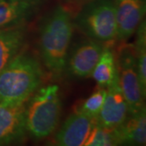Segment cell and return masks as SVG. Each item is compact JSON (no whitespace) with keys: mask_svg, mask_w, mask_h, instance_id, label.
I'll list each match as a JSON object with an SVG mask.
<instances>
[{"mask_svg":"<svg viewBox=\"0 0 146 146\" xmlns=\"http://www.w3.org/2000/svg\"><path fill=\"white\" fill-rule=\"evenodd\" d=\"M72 32L71 16L61 6H58L47 16L41 26V56L45 67L54 78H60L65 71Z\"/></svg>","mask_w":146,"mask_h":146,"instance_id":"1","label":"cell"},{"mask_svg":"<svg viewBox=\"0 0 146 146\" xmlns=\"http://www.w3.org/2000/svg\"><path fill=\"white\" fill-rule=\"evenodd\" d=\"M42 79V68L36 58L18 53L0 71V102L24 105Z\"/></svg>","mask_w":146,"mask_h":146,"instance_id":"2","label":"cell"},{"mask_svg":"<svg viewBox=\"0 0 146 146\" xmlns=\"http://www.w3.org/2000/svg\"><path fill=\"white\" fill-rule=\"evenodd\" d=\"M61 107L57 85H49L39 89L25 108L27 131L36 139L50 136L57 127Z\"/></svg>","mask_w":146,"mask_h":146,"instance_id":"3","label":"cell"},{"mask_svg":"<svg viewBox=\"0 0 146 146\" xmlns=\"http://www.w3.org/2000/svg\"><path fill=\"white\" fill-rule=\"evenodd\" d=\"M75 25L89 38L110 42L117 36L114 0H95L89 3L75 18Z\"/></svg>","mask_w":146,"mask_h":146,"instance_id":"4","label":"cell"},{"mask_svg":"<svg viewBox=\"0 0 146 146\" xmlns=\"http://www.w3.org/2000/svg\"><path fill=\"white\" fill-rule=\"evenodd\" d=\"M118 71L120 87L127 105L128 114L135 115L145 108V97L140 86L136 56L129 48H124L120 52Z\"/></svg>","mask_w":146,"mask_h":146,"instance_id":"5","label":"cell"},{"mask_svg":"<svg viewBox=\"0 0 146 146\" xmlns=\"http://www.w3.org/2000/svg\"><path fill=\"white\" fill-rule=\"evenodd\" d=\"M103 49L102 42L91 38L76 43L69 49L64 72L76 78L89 77Z\"/></svg>","mask_w":146,"mask_h":146,"instance_id":"6","label":"cell"},{"mask_svg":"<svg viewBox=\"0 0 146 146\" xmlns=\"http://www.w3.org/2000/svg\"><path fill=\"white\" fill-rule=\"evenodd\" d=\"M127 114V105L120 87L118 74L111 84L106 87L104 103L96 122L100 125L114 128L123 123Z\"/></svg>","mask_w":146,"mask_h":146,"instance_id":"7","label":"cell"},{"mask_svg":"<svg viewBox=\"0 0 146 146\" xmlns=\"http://www.w3.org/2000/svg\"><path fill=\"white\" fill-rule=\"evenodd\" d=\"M26 131L24 105L0 102V145L21 141Z\"/></svg>","mask_w":146,"mask_h":146,"instance_id":"8","label":"cell"},{"mask_svg":"<svg viewBox=\"0 0 146 146\" xmlns=\"http://www.w3.org/2000/svg\"><path fill=\"white\" fill-rule=\"evenodd\" d=\"M117 39L125 41L136 32L145 14V0H115Z\"/></svg>","mask_w":146,"mask_h":146,"instance_id":"9","label":"cell"},{"mask_svg":"<svg viewBox=\"0 0 146 146\" xmlns=\"http://www.w3.org/2000/svg\"><path fill=\"white\" fill-rule=\"evenodd\" d=\"M96 119L81 111L68 117L55 136V143L60 146L84 145Z\"/></svg>","mask_w":146,"mask_h":146,"instance_id":"10","label":"cell"},{"mask_svg":"<svg viewBox=\"0 0 146 146\" xmlns=\"http://www.w3.org/2000/svg\"><path fill=\"white\" fill-rule=\"evenodd\" d=\"M40 3L41 0H0V29L24 25Z\"/></svg>","mask_w":146,"mask_h":146,"instance_id":"11","label":"cell"},{"mask_svg":"<svg viewBox=\"0 0 146 146\" xmlns=\"http://www.w3.org/2000/svg\"><path fill=\"white\" fill-rule=\"evenodd\" d=\"M118 145H143L146 141L145 107L115 127Z\"/></svg>","mask_w":146,"mask_h":146,"instance_id":"12","label":"cell"},{"mask_svg":"<svg viewBox=\"0 0 146 146\" xmlns=\"http://www.w3.org/2000/svg\"><path fill=\"white\" fill-rule=\"evenodd\" d=\"M25 25L0 29V71L16 55L25 42Z\"/></svg>","mask_w":146,"mask_h":146,"instance_id":"13","label":"cell"},{"mask_svg":"<svg viewBox=\"0 0 146 146\" xmlns=\"http://www.w3.org/2000/svg\"><path fill=\"white\" fill-rule=\"evenodd\" d=\"M118 74L119 71L115 64L114 54L109 49H103L91 76L101 87L106 88Z\"/></svg>","mask_w":146,"mask_h":146,"instance_id":"14","label":"cell"},{"mask_svg":"<svg viewBox=\"0 0 146 146\" xmlns=\"http://www.w3.org/2000/svg\"><path fill=\"white\" fill-rule=\"evenodd\" d=\"M136 40L135 49L136 69L140 82L141 92L145 98L146 95V27L145 21H142L136 29Z\"/></svg>","mask_w":146,"mask_h":146,"instance_id":"15","label":"cell"},{"mask_svg":"<svg viewBox=\"0 0 146 146\" xmlns=\"http://www.w3.org/2000/svg\"><path fill=\"white\" fill-rule=\"evenodd\" d=\"M118 145L115 127H106L95 122L89 133L85 146H109Z\"/></svg>","mask_w":146,"mask_h":146,"instance_id":"16","label":"cell"},{"mask_svg":"<svg viewBox=\"0 0 146 146\" xmlns=\"http://www.w3.org/2000/svg\"><path fill=\"white\" fill-rule=\"evenodd\" d=\"M106 89L102 87L98 90L95 91L89 98L84 102L79 110L94 119H97L102 108L106 98Z\"/></svg>","mask_w":146,"mask_h":146,"instance_id":"17","label":"cell"}]
</instances>
